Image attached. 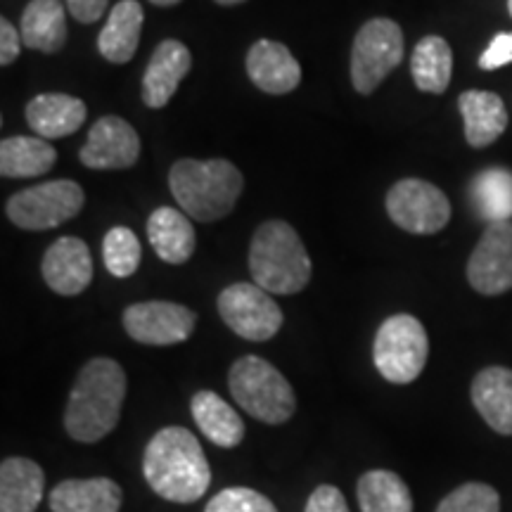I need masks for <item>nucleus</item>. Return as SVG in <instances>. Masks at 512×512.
Instances as JSON below:
<instances>
[{"instance_id": "f257e3e1", "label": "nucleus", "mask_w": 512, "mask_h": 512, "mask_svg": "<svg viewBox=\"0 0 512 512\" xmlns=\"http://www.w3.org/2000/svg\"><path fill=\"white\" fill-rule=\"evenodd\" d=\"M143 475L164 501L195 503L207 494L211 467L195 434L185 427H164L145 446Z\"/></svg>"}, {"instance_id": "f03ea898", "label": "nucleus", "mask_w": 512, "mask_h": 512, "mask_svg": "<svg viewBox=\"0 0 512 512\" xmlns=\"http://www.w3.org/2000/svg\"><path fill=\"white\" fill-rule=\"evenodd\" d=\"M126 373L114 358L98 356L79 370L64 408V430L74 441L95 444L119 425Z\"/></svg>"}, {"instance_id": "7ed1b4c3", "label": "nucleus", "mask_w": 512, "mask_h": 512, "mask_svg": "<svg viewBox=\"0 0 512 512\" xmlns=\"http://www.w3.org/2000/svg\"><path fill=\"white\" fill-rule=\"evenodd\" d=\"M169 188L183 214L211 223L235 209L245 178L228 159H178L169 171Z\"/></svg>"}, {"instance_id": "20e7f679", "label": "nucleus", "mask_w": 512, "mask_h": 512, "mask_svg": "<svg viewBox=\"0 0 512 512\" xmlns=\"http://www.w3.org/2000/svg\"><path fill=\"white\" fill-rule=\"evenodd\" d=\"M249 273L268 294H297L311 280V256L287 221L273 219L256 228L249 245Z\"/></svg>"}, {"instance_id": "39448f33", "label": "nucleus", "mask_w": 512, "mask_h": 512, "mask_svg": "<svg viewBox=\"0 0 512 512\" xmlns=\"http://www.w3.org/2000/svg\"><path fill=\"white\" fill-rule=\"evenodd\" d=\"M228 387L242 411L266 425H283L297 411L292 384L266 358H238L230 366Z\"/></svg>"}, {"instance_id": "423d86ee", "label": "nucleus", "mask_w": 512, "mask_h": 512, "mask_svg": "<svg viewBox=\"0 0 512 512\" xmlns=\"http://www.w3.org/2000/svg\"><path fill=\"white\" fill-rule=\"evenodd\" d=\"M430 356L425 325L411 313H396L380 325L373 344L377 373L392 384H411L420 377Z\"/></svg>"}, {"instance_id": "0eeeda50", "label": "nucleus", "mask_w": 512, "mask_h": 512, "mask_svg": "<svg viewBox=\"0 0 512 512\" xmlns=\"http://www.w3.org/2000/svg\"><path fill=\"white\" fill-rule=\"evenodd\" d=\"M403 60V31L394 19L375 17L358 29L351 48V83L370 95Z\"/></svg>"}, {"instance_id": "6e6552de", "label": "nucleus", "mask_w": 512, "mask_h": 512, "mask_svg": "<svg viewBox=\"0 0 512 512\" xmlns=\"http://www.w3.org/2000/svg\"><path fill=\"white\" fill-rule=\"evenodd\" d=\"M86 204L81 185L67 178L38 183L15 192L5 202L8 219L22 230H50L74 219Z\"/></svg>"}, {"instance_id": "1a4fd4ad", "label": "nucleus", "mask_w": 512, "mask_h": 512, "mask_svg": "<svg viewBox=\"0 0 512 512\" xmlns=\"http://www.w3.org/2000/svg\"><path fill=\"white\" fill-rule=\"evenodd\" d=\"M216 306L223 323L249 342H266L283 328V309L256 283L228 285Z\"/></svg>"}, {"instance_id": "9d476101", "label": "nucleus", "mask_w": 512, "mask_h": 512, "mask_svg": "<svg viewBox=\"0 0 512 512\" xmlns=\"http://www.w3.org/2000/svg\"><path fill=\"white\" fill-rule=\"evenodd\" d=\"M387 214L396 226L413 235H434L451 221V202L434 183L403 178L387 192Z\"/></svg>"}, {"instance_id": "9b49d317", "label": "nucleus", "mask_w": 512, "mask_h": 512, "mask_svg": "<svg viewBox=\"0 0 512 512\" xmlns=\"http://www.w3.org/2000/svg\"><path fill=\"white\" fill-rule=\"evenodd\" d=\"M128 337L147 347L181 344L195 330L197 316L188 306L176 302H138L121 316Z\"/></svg>"}, {"instance_id": "f8f14e48", "label": "nucleus", "mask_w": 512, "mask_h": 512, "mask_svg": "<svg viewBox=\"0 0 512 512\" xmlns=\"http://www.w3.org/2000/svg\"><path fill=\"white\" fill-rule=\"evenodd\" d=\"M467 283L484 297L512 290V221H496L484 228L467 261Z\"/></svg>"}, {"instance_id": "ddd939ff", "label": "nucleus", "mask_w": 512, "mask_h": 512, "mask_svg": "<svg viewBox=\"0 0 512 512\" xmlns=\"http://www.w3.org/2000/svg\"><path fill=\"white\" fill-rule=\"evenodd\" d=\"M140 157V138L128 121L119 117H102L91 126L79 159L95 171L131 169Z\"/></svg>"}, {"instance_id": "4468645a", "label": "nucleus", "mask_w": 512, "mask_h": 512, "mask_svg": "<svg viewBox=\"0 0 512 512\" xmlns=\"http://www.w3.org/2000/svg\"><path fill=\"white\" fill-rule=\"evenodd\" d=\"M41 273L50 290L62 297H76L93 280L91 249L79 238L55 240L43 254Z\"/></svg>"}, {"instance_id": "2eb2a0df", "label": "nucleus", "mask_w": 512, "mask_h": 512, "mask_svg": "<svg viewBox=\"0 0 512 512\" xmlns=\"http://www.w3.org/2000/svg\"><path fill=\"white\" fill-rule=\"evenodd\" d=\"M192 67V55L181 41H162L147 62L143 76V102L150 110H162L174 98Z\"/></svg>"}, {"instance_id": "dca6fc26", "label": "nucleus", "mask_w": 512, "mask_h": 512, "mask_svg": "<svg viewBox=\"0 0 512 512\" xmlns=\"http://www.w3.org/2000/svg\"><path fill=\"white\" fill-rule=\"evenodd\" d=\"M249 81L268 95H287L302 83V67L278 41H256L247 53Z\"/></svg>"}, {"instance_id": "f3484780", "label": "nucleus", "mask_w": 512, "mask_h": 512, "mask_svg": "<svg viewBox=\"0 0 512 512\" xmlns=\"http://www.w3.org/2000/svg\"><path fill=\"white\" fill-rule=\"evenodd\" d=\"M86 102L67 93H41L29 100L24 117L43 140L67 138L86 121Z\"/></svg>"}, {"instance_id": "a211bd4d", "label": "nucleus", "mask_w": 512, "mask_h": 512, "mask_svg": "<svg viewBox=\"0 0 512 512\" xmlns=\"http://www.w3.org/2000/svg\"><path fill=\"white\" fill-rule=\"evenodd\" d=\"M124 491L107 477L67 479L50 491L53 512H119Z\"/></svg>"}, {"instance_id": "6ab92c4d", "label": "nucleus", "mask_w": 512, "mask_h": 512, "mask_svg": "<svg viewBox=\"0 0 512 512\" xmlns=\"http://www.w3.org/2000/svg\"><path fill=\"white\" fill-rule=\"evenodd\" d=\"M470 394L486 425L498 434L512 437V370L501 366L479 370Z\"/></svg>"}, {"instance_id": "aec40b11", "label": "nucleus", "mask_w": 512, "mask_h": 512, "mask_svg": "<svg viewBox=\"0 0 512 512\" xmlns=\"http://www.w3.org/2000/svg\"><path fill=\"white\" fill-rule=\"evenodd\" d=\"M46 491V475L34 460L12 456L0 465V512H36Z\"/></svg>"}, {"instance_id": "412c9836", "label": "nucleus", "mask_w": 512, "mask_h": 512, "mask_svg": "<svg viewBox=\"0 0 512 512\" xmlns=\"http://www.w3.org/2000/svg\"><path fill=\"white\" fill-rule=\"evenodd\" d=\"M458 110L463 114L465 138L472 147L496 143L508 128V110H505L501 95L491 91L460 93Z\"/></svg>"}, {"instance_id": "4be33fe9", "label": "nucleus", "mask_w": 512, "mask_h": 512, "mask_svg": "<svg viewBox=\"0 0 512 512\" xmlns=\"http://www.w3.org/2000/svg\"><path fill=\"white\" fill-rule=\"evenodd\" d=\"M147 240L166 264L181 266L195 252V228L188 214L174 207H159L147 219Z\"/></svg>"}, {"instance_id": "5701e85b", "label": "nucleus", "mask_w": 512, "mask_h": 512, "mask_svg": "<svg viewBox=\"0 0 512 512\" xmlns=\"http://www.w3.org/2000/svg\"><path fill=\"white\" fill-rule=\"evenodd\" d=\"M143 22L145 15L138 0H121L114 5L98 36L100 55L112 64L131 62L138 50Z\"/></svg>"}, {"instance_id": "b1692460", "label": "nucleus", "mask_w": 512, "mask_h": 512, "mask_svg": "<svg viewBox=\"0 0 512 512\" xmlns=\"http://www.w3.org/2000/svg\"><path fill=\"white\" fill-rule=\"evenodd\" d=\"M190 411L195 425L211 444L221 448H235L245 439V422L230 403H226L216 392L202 389L192 396Z\"/></svg>"}, {"instance_id": "393cba45", "label": "nucleus", "mask_w": 512, "mask_h": 512, "mask_svg": "<svg viewBox=\"0 0 512 512\" xmlns=\"http://www.w3.org/2000/svg\"><path fill=\"white\" fill-rule=\"evenodd\" d=\"M22 43L41 53H57L67 43V12L62 0H31L19 24Z\"/></svg>"}, {"instance_id": "a878e982", "label": "nucleus", "mask_w": 512, "mask_h": 512, "mask_svg": "<svg viewBox=\"0 0 512 512\" xmlns=\"http://www.w3.org/2000/svg\"><path fill=\"white\" fill-rule=\"evenodd\" d=\"M55 162V147L43 138L15 136L0 143V174L3 178L46 176Z\"/></svg>"}, {"instance_id": "bb28decb", "label": "nucleus", "mask_w": 512, "mask_h": 512, "mask_svg": "<svg viewBox=\"0 0 512 512\" xmlns=\"http://www.w3.org/2000/svg\"><path fill=\"white\" fill-rule=\"evenodd\" d=\"M356 498L361 512H413L411 489L392 470L363 472Z\"/></svg>"}, {"instance_id": "cd10ccee", "label": "nucleus", "mask_w": 512, "mask_h": 512, "mask_svg": "<svg viewBox=\"0 0 512 512\" xmlns=\"http://www.w3.org/2000/svg\"><path fill=\"white\" fill-rule=\"evenodd\" d=\"M470 200L479 219L496 223L512 219V171L503 166L479 171L472 178Z\"/></svg>"}, {"instance_id": "c85d7f7f", "label": "nucleus", "mask_w": 512, "mask_h": 512, "mask_svg": "<svg viewBox=\"0 0 512 512\" xmlns=\"http://www.w3.org/2000/svg\"><path fill=\"white\" fill-rule=\"evenodd\" d=\"M411 74L422 93H444L451 83L453 53L446 38L425 36L415 46L411 57Z\"/></svg>"}, {"instance_id": "c756f323", "label": "nucleus", "mask_w": 512, "mask_h": 512, "mask_svg": "<svg viewBox=\"0 0 512 512\" xmlns=\"http://www.w3.org/2000/svg\"><path fill=\"white\" fill-rule=\"evenodd\" d=\"M102 261L114 278H128L140 266V240L131 228L114 226L102 240Z\"/></svg>"}, {"instance_id": "7c9ffc66", "label": "nucleus", "mask_w": 512, "mask_h": 512, "mask_svg": "<svg viewBox=\"0 0 512 512\" xmlns=\"http://www.w3.org/2000/svg\"><path fill=\"white\" fill-rule=\"evenodd\" d=\"M437 512H501V496L494 486L467 482L453 489L437 505Z\"/></svg>"}, {"instance_id": "2f4dec72", "label": "nucleus", "mask_w": 512, "mask_h": 512, "mask_svg": "<svg viewBox=\"0 0 512 512\" xmlns=\"http://www.w3.org/2000/svg\"><path fill=\"white\" fill-rule=\"evenodd\" d=\"M204 512H278L273 501L247 486H230L207 503Z\"/></svg>"}, {"instance_id": "473e14b6", "label": "nucleus", "mask_w": 512, "mask_h": 512, "mask_svg": "<svg viewBox=\"0 0 512 512\" xmlns=\"http://www.w3.org/2000/svg\"><path fill=\"white\" fill-rule=\"evenodd\" d=\"M512 62V34L503 31L491 38V43L486 46V50L479 55V69L484 72H494V69H501L505 64Z\"/></svg>"}, {"instance_id": "72a5a7b5", "label": "nucleus", "mask_w": 512, "mask_h": 512, "mask_svg": "<svg viewBox=\"0 0 512 512\" xmlns=\"http://www.w3.org/2000/svg\"><path fill=\"white\" fill-rule=\"evenodd\" d=\"M306 512H349L347 498L332 484L318 486L306 501Z\"/></svg>"}, {"instance_id": "f704fd0d", "label": "nucleus", "mask_w": 512, "mask_h": 512, "mask_svg": "<svg viewBox=\"0 0 512 512\" xmlns=\"http://www.w3.org/2000/svg\"><path fill=\"white\" fill-rule=\"evenodd\" d=\"M22 46V34L12 27L10 19H0V64H3V67H10V64L19 57Z\"/></svg>"}, {"instance_id": "c9c22d12", "label": "nucleus", "mask_w": 512, "mask_h": 512, "mask_svg": "<svg viewBox=\"0 0 512 512\" xmlns=\"http://www.w3.org/2000/svg\"><path fill=\"white\" fill-rule=\"evenodd\" d=\"M67 10L81 24H93L105 15L107 0H67Z\"/></svg>"}, {"instance_id": "e433bc0d", "label": "nucleus", "mask_w": 512, "mask_h": 512, "mask_svg": "<svg viewBox=\"0 0 512 512\" xmlns=\"http://www.w3.org/2000/svg\"><path fill=\"white\" fill-rule=\"evenodd\" d=\"M150 3L159 5V8H171V5H178V3H181V0H150Z\"/></svg>"}, {"instance_id": "4c0bfd02", "label": "nucleus", "mask_w": 512, "mask_h": 512, "mask_svg": "<svg viewBox=\"0 0 512 512\" xmlns=\"http://www.w3.org/2000/svg\"><path fill=\"white\" fill-rule=\"evenodd\" d=\"M214 3H219V5H240V3H245V0H214Z\"/></svg>"}, {"instance_id": "58836bf2", "label": "nucleus", "mask_w": 512, "mask_h": 512, "mask_svg": "<svg viewBox=\"0 0 512 512\" xmlns=\"http://www.w3.org/2000/svg\"><path fill=\"white\" fill-rule=\"evenodd\" d=\"M508 12H510V17H512V0H508Z\"/></svg>"}]
</instances>
